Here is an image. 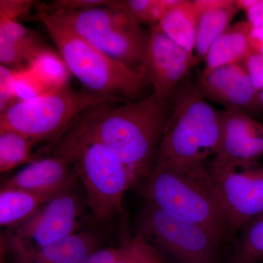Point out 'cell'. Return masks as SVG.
<instances>
[{"label": "cell", "mask_w": 263, "mask_h": 263, "mask_svg": "<svg viewBox=\"0 0 263 263\" xmlns=\"http://www.w3.org/2000/svg\"><path fill=\"white\" fill-rule=\"evenodd\" d=\"M111 104L90 107L70 127L100 142L117 156L138 186L155 163L171 114L169 102L152 92L139 101L119 106Z\"/></svg>", "instance_id": "obj_1"}, {"label": "cell", "mask_w": 263, "mask_h": 263, "mask_svg": "<svg viewBox=\"0 0 263 263\" xmlns=\"http://www.w3.org/2000/svg\"><path fill=\"white\" fill-rule=\"evenodd\" d=\"M157 151L155 163L165 166L214 189L205 164L215 155L220 140L221 112L215 110L197 85L183 81Z\"/></svg>", "instance_id": "obj_2"}, {"label": "cell", "mask_w": 263, "mask_h": 263, "mask_svg": "<svg viewBox=\"0 0 263 263\" xmlns=\"http://www.w3.org/2000/svg\"><path fill=\"white\" fill-rule=\"evenodd\" d=\"M53 155L75 167L95 220L105 222L124 212L123 198L136 186L130 171L100 142L69 127L54 143Z\"/></svg>", "instance_id": "obj_3"}, {"label": "cell", "mask_w": 263, "mask_h": 263, "mask_svg": "<svg viewBox=\"0 0 263 263\" xmlns=\"http://www.w3.org/2000/svg\"><path fill=\"white\" fill-rule=\"evenodd\" d=\"M34 8L52 22L70 29L114 60L139 72L149 32L128 13L122 1L78 11L51 10L46 3H35Z\"/></svg>", "instance_id": "obj_4"}, {"label": "cell", "mask_w": 263, "mask_h": 263, "mask_svg": "<svg viewBox=\"0 0 263 263\" xmlns=\"http://www.w3.org/2000/svg\"><path fill=\"white\" fill-rule=\"evenodd\" d=\"M36 18L47 29L72 75L95 94L118 102L133 100L145 81L141 72L104 53L70 29L37 11Z\"/></svg>", "instance_id": "obj_5"}, {"label": "cell", "mask_w": 263, "mask_h": 263, "mask_svg": "<svg viewBox=\"0 0 263 263\" xmlns=\"http://www.w3.org/2000/svg\"><path fill=\"white\" fill-rule=\"evenodd\" d=\"M145 202L171 215L205 227L226 240L230 235L215 190L161 164L140 183Z\"/></svg>", "instance_id": "obj_6"}, {"label": "cell", "mask_w": 263, "mask_h": 263, "mask_svg": "<svg viewBox=\"0 0 263 263\" xmlns=\"http://www.w3.org/2000/svg\"><path fill=\"white\" fill-rule=\"evenodd\" d=\"M115 103L118 101L113 99L79 91L68 85L32 100L15 102L0 113V130L17 132L36 143L50 140L55 143L85 110Z\"/></svg>", "instance_id": "obj_7"}, {"label": "cell", "mask_w": 263, "mask_h": 263, "mask_svg": "<svg viewBox=\"0 0 263 263\" xmlns=\"http://www.w3.org/2000/svg\"><path fill=\"white\" fill-rule=\"evenodd\" d=\"M136 233L155 246L171 263H222L226 240L212 230L183 220L145 202Z\"/></svg>", "instance_id": "obj_8"}, {"label": "cell", "mask_w": 263, "mask_h": 263, "mask_svg": "<svg viewBox=\"0 0 263 263\" xmlns=\"http://www.w3.org/2000/svg\"><path fill=\"white\" fill-rule=\"evenodd\" d=\"M84 203L74 188L52 197L30 219L9 230L4 245L8 254L41 248L79 232Z\"/></svg>", "instance_id": "obj_9"}, {"label": "cell", "mask_w": 263, "mask_h": 263, "mask_svg": "<svg viewBox=\"0 0 263 263\" xmlns=\"http://www.w3.org/2000/svg\"><path fill=\"white\" fill-rule=\"evenodd\" d=\"M230 234L263 212V165L209 166Z\"/></svg>", "instance_id": "obj_10"}, {"label": "cell", "mask_w": 263, "mask_h": 263, "mask_svg": "<svg viewBox=\"0 0 263 263\" xmlns=\"http://www.w3.org/2000/svg\"><path fill=\"white\" fill-rule=\"evenodd\" d=\"M197 62L195 54L171 41L154 24L139 72L152 84L153 93L169 102Z\"/></svg>", "instance_id": "obj_11"}, {"label": "cell", "mask_w": 263, "mask_h": 263, "mask_svg": "<svg viewBox=\"0 0 263 263\" xmlns=\"http://www.w3.org/2000/svg\"><path fill=\"white\" fill-rule=\"evenodd\" d=\"M262 157V124L245 112H221L220 140L210 165L255 163Z\"/></svg>", "instance_id": "obj_12"}, {"label": "cell", "mask_w": 263, "mask_h": 263, "mask_svg": "<svg viewBox=\"0 0 263 263\" xmlns=\"http://www.w3.org/2000/svg\"><path fill=\"white\" fill-rule=\"evenodd\" d=\"M198 87L205 98L220 104L226 110L246 113L263 109L260 91L252 84L243 62L202 74Z\"/></svg>", "instance_id": "obj_13"}, {"label": "cell", "mask_w": 263, "mask_h": 263, "mask_svg": "<svg viewBox=\"0 0 263 263\" xmlns=\"http://www.w3.org/2000/svg\"><path fill=\"white\" fill-rule=\"evenodd\" d=\"M79 177L75 167L60 156L39 158L7 180L3 186L22 189L43 195L57 194L75 188Z\"/></svg>", "instance_id": "obj_14"}, {"label": "cell", "mask_w": 263, "mask_h": 263, "mask_svg": "<svg viewBox=\"0 0 263 263\" xmlns=\"http://www.w3.org/2000/svg\"><path fill=\"white\" fill-rule=\"evenodd\" d=\"M100 246L96 233L79 231L41 248L9 254L13 263H86Z\"/></svg>", "instance_id": "obj_15"}, {"label": "cell", "mask_w": 263, "mask_h": 263, "mask_svg": "<svg viewBox=\"0 0 263 263\" xmlns=\"http://www.w3.org/2000/svg\"><path fill=\"white\" fill-rule=\"evenodd\" d=\"M201 12L197 23L195 57L205 60L212 43L231 26L240 11L236 0H199Z\"/></svg>", "instance_id": "obj_16"}, {"label": "cell", "mask_w": 263, "mask_h": 263, "mask_svg": "<svg viewBox=\"0 0 263 263\" xmlns=\"http://www.w3.org/2000/svg\"><path fill=\"white\" fill-rule=\"evenodd\" d=\"M249 32L250 25L247 21L230 26L208 49L204 60L205 68L202 74L223 66L243 63L250 51Z\"/></svg>", "instance_id": "obj_17"}, {"label": "cell", "mask_w": 263, "mask_h": 263, "mask_svg": "<svg viewBox=\"0 0 263 263\" xmlns=\"http://www.w3.org/2000/svg\"><path fill=\"white\" fill-rule=\"evenodd\" d=\"M53 196L55 195H43L22 189L2 186L0 191L1 228L11 230L23 224Z\"/></svg>", "instance_id": "obj_18"}, {"label": "cell", "mask_w": 263, "mask_h": 263, "mask_svg": "<svg viewBox=\"0 0 263 263\" xmlns=\"http://www.w3.org/2000/svg\"><path fill=\"white\" fill-rule=\"evenodd\" d=\"M201 12L199 0H183L160 21L159 28L189 53L195 51L197 23Z\"/></svg>", "instance_id": "obj_19"}, {"label": "cell", "mask_w": 263, "mask_h": 263, "mask_svg": "<svg viewBox=\"0 0 263 263\" xmlns=\"http://www.w3.org/2000/svg\"><path fill=\"white\" fill-rule=\"evenodd\" d=\"M36 142L17 132L0 130V172H8L39 158L32 154Z\"/></svg>", "instance_id": "obj_20"}, {"label": "cell", "mask_w": 263, "mask_h": 263, "mask_svg": "<svg viewBox=\"0 0 263 263\" xmlns=\"http://www.w3.org/2000/svg\"><path fill=\"white\" fill-rule=\"evenodd\" d=\"M28 67L48 90L68 86L72 75L60 53L47 47L33 57Z\"/></svg>", "instance_id": "obj_21"}, {"label": "cell", "mask_w": 263, "mask_h": 263, "mask_svg": "<svg viewBox=\"0 0 263 263\" xmlns=\"http://www.w3.org/2000/svg\"><path fill=\"white\" fill-rule=\"evenodd\" d=\"M230 263L263 262V212L254 216L239 230Z\"/></svg>", "instance_id": "obj_22"}, {"label": "cell", "mask_w": 263, "mask_h": 263, "mask_svg": "<svg viewBox=\"0 0 263 263\" xmlns=\"http://www.w3.org/2000/svg\"><path fill=\"white\" fill-rule=\"evenodd\" d=\"M118 248L116 263H171L155 246L137 233L129 235L127 229L121 235Z\"/></svg>", "instance_id": "obj_23"}, {"label": "cell", "mask_w": 263, "mask_h": 263, "mask_svg": "<svg viewBox=\"0 0 263 263\" xmlns=\"http://www.w3.org/2000/svg\"><path fill=\"white\" fill-rule=\"evenodd\" d=\"M124 8L138 24H157L177 5L176 0H124Z\"/></svg>", "instance_id": "obj_24"}, {"label": "cell", "mask_w": 263, "mask_h": 263, "mask_svg": "<svg viewBox=\"0 0 263 263\" xmlns=\"http://www.w3.org/2000/svg\"><path fill=\"white\" fill-rule=\"evenodd\" d=\"M50 91L29 67L14 71L13 92L17 101H27Z\"/></svg>", "instance_id": "obj_25"}, {"label": "cell", "mask_w": 263, "mask_h": 263, "mask_svg": "<svg viewBox=\"0 0 263 263\" xmlns=\"http://www.w3.org/2000/svg\"><path fill=\"white\" fill-rule=\"evenodd\" d=\"M34 33L19 23L18 21L12 20L0 15V40L12 43L20 42Z\"/></svg>", "instance_id": "obj_26"}, {"label": "cell", "mask_w": 263, "mask_h": 263, "mask_svg": "<svg viewBox=\"0 0 263 263\" xmlns=\"http://www.w3.org/2000/svg\"><path fill=\"white\" fill-rule=\"evenodd\" d=\"M115 0H57L47 5L50 9L60 11H78L110 6Z\"/></svg>", "instance_id": "obj_27"}, {"label": "cell", "mask_w": 263, "mask_h": 263, "mask_svg": "<svg viewBox=\"0 0 263 263\" xmlns=\"http://www.w3.org/2000/svg\"><path fill=\"white\" fill-rule=\"evenodd\" d=\"M14 70L0 66V113L16 102L13 92Z\"/></svg>", "instance_id": "obj_28"}, {"label": "cell", "mask_w": 263, "mask_h": 263, "mask_svg": "<svg viewBox=\"0 0 263 263\" xmlns=\"http://www.w3.org/2000/svg\"><path fill=\"white\" fill-rule=\"evenodd\" d=\"M35 2L31 0H0V15L18 21L28 16Z\"/></svg>", "instance_id": "obj_29"}, {"label": "cell", "mask_w": 263, "mask_h": 263, "mask_svg": "<svg viewBox=\"0 0 263 263\" xmlns=\"http://www.w3.org/2000/svg\"><path fill=\"white\" fill-rule=\"evenodd\" d=\"M249 77L256 89L263 90V55L252 51L250 48L245 62Z\"/></svg>", "instance_id": "obj_30"}, {"label": "cell", "mask_w": 263, "mask_h": 263, "mask_svg": "<svg viewBox=\"0 0 263 263\" xmlns=\"http://www.w3.org/2000/svg\"><path fill=\"white\" fill-rule=\"evenodd\" d=\"M119 257V248L103 247L95 251L86 263H116Z\"/></svg>", "instance_id": "obj_31"}, {"label": "cell", "mask_w": 263, "mask_h": 263, "mask_svg": "<svg viewBox=\"0 0 263 263\" xmlns=\"http://www.w3.org/2000/svg\"><path fill=\"white\" fill-rule=\"evenodd\" d=\"M247 22L252 28L263 26V0H258L253 8L247 12Z\"/></svg>", "instance_id": "obj_32"}, {"label": "cell", "mask_w": 263, "mask_h": 263, "mask_svg": "<svg viewBox=\"0 0 263 263\" xmlns=\"http://www.w3.org/2000/svg\"><path fill=\"white\" fill-rule=\"evenodd\" d=\"M249 43H263V26L257 28H252L250 27V32H249Z\"/></svg>", "instance_id": "obj_33"}, {"label": "cell", "mask_w": 263, "mask_h": 263, "mask_svg": "<svg viewBox=\"0 0 263 263\" xmlns=\"http://www.w3.org/2000/svg\"><path fill=\"white\" fill-rule=\"evenodd\" d=\"M1 263H7L6 259H5V252L4 249L1 247Z\"/></svg>", "instance_id": "obj_34"}, {"label": "cell", "mask_w": 263, "mask_h": 263, "mask_svg": "<svg viewBox=\"0 0 263 263\" xmlns=\"http://www.w3.org/2000/svg\"><path fill=\"white\" fill-rule=\"evenodd\" d=\"M259 100H260L261 103L263 105V90L259 93Z\"/></svg>", "instance_id": "obj_35"}, {"label": "cell", "mask_w": 263, "mask_h": 263, "mask_svg": "<svg viewBox=\"0 0 263 263\" xmlns=\"http://www.w3.org/2000/svg\"><path fill=\"white\" fill-rule=\"evenodd\" d=\"M261 263H263V262H261Z\"/></svg>", "instance_id": "obj_36"}]
</instances>
